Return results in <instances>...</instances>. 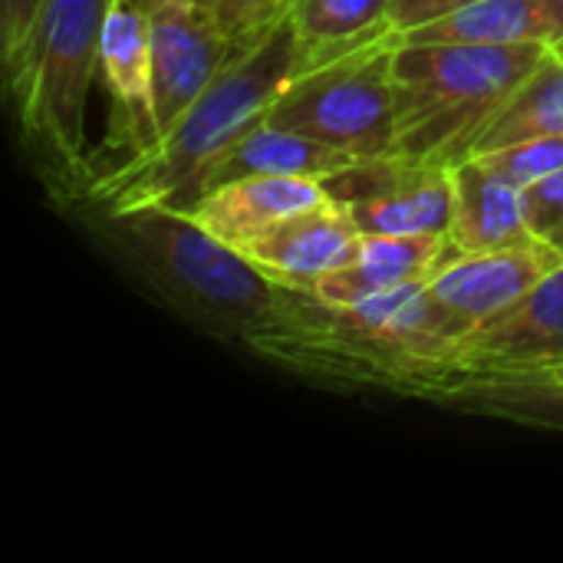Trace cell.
<instances>
[{
    "mask_svg": "<svg viewBox=\"0 0 563 563\" xmlns=\"http://www.w3.org/2000/svg\"><path fill=\"white\" fill-rule=\"evenodd\" d=\"M554 363H563V264L521 303L462 336L412 396L432 399L452 386L531 376Z\"/></svg>",
    "mask_w": 563,
    "mask_h": 563,
    "instance_id": "8992f818",
    "label": "cell"
},
{
    "mask_svg": "<svg viewBox=\"0 0 563 563\" xmlns=\"http://www.w3.org/2000/svg\"><path fill=\"white\" fill-rule=\"evenodd\" d=\"M112 0H40L26 49L7 76L20 145L56 201H82L96 181L86 152V102Z\"/></svg>",
    "mask_w": 563,
    "mask_h": 563,
    "instance_id": "3957f363",
    "label": "cell"
},
{
    "mask_svg": "<svg viewBox=\"0 0 563 563\" xmlns=\"http://www.w3.org/2000/svg\"><path fill=\"white\" fill-rule=\"evenodd\" d=\"M561 264L563 251L534 241L511 251L465 254L439 267L426 280V300L449 350L475 327L521 303Z\"/></svg>",
    "mask_w": 563,
    "mask_h": 563,
    "instance_id": "52a82bcc",
    "label": "cell"
},
{
    "mask_svg": "<svg viewBox=\"0 0 563 563\" xmlns=\"http://www.w3.org/2000/svg\"><path fill=\"white\" fill-rule=\"evenodd\" d=\"M300 73V43L290 16L264 40L231 56L195 106L139 158L102 168L82 198L92 208H178L188 211L201 195L211 168L261 122Z\"/></svg>",
    "mask_w": 563,
    "mask_h": 563,
    "instance_id": "7a4b0ae2",
    "label": "cell"
},
{
    "mask_svg": "<svg viewBox=\"0 0 563 563\" xmlns=\"http://www.w3.org/2000/svg\"><path fill=\"white\" fill-rule=\"evenodd\" d=\"M551 46L521 43H409L393 59V155L426 165H459L498 106L534 73Z\"/></svg>",
    "mask_w": 563,
    "mask_h": 563,
    "instance_id": "277c9868",
    "label": "cell"
},
{
    "mask_svg": "<svg viewBox=\"0 0 563 563\" xmlns=\"http://www.w3.org/2000/svg\"><path fill=\"white\" fill-rule=\"evenodd\" d=\"M544 135H563V59L554 56V49L485 122L468 158Z\"/></svg>",
    "mask_w": 563,
    "mask_h": 563,
    "instance_id": "e0dca14e",
    "label": "cell"
},
{
    "mask_svg": "<svg viewBox=\"0 0 563 563\" xmlns=\"http://www.w3.org/2000/svg\"><path fill=\"white\" fill-rule=\"evenodd\" d=\"M356 165H363V162L327 145V142L261 122L211 168L205 191L238 181V178H251V175H287V178L330 181L336 175H346Z\"/></svg>",
    "mask_w": 563,
    "mask_h": 563,
    "instance_id": "9a60e30c",
    "label": "cell"
},
{
    "mask_svg": "<svg viewBox=\"0 0 563 563\" xmlns=\"http://www.w3.org/2000/svg\"><path fill=\"white\" fill-rule=\"evenodd\" d=\"M485 168H492L498 178L511 181L515 188H528L548 175L563 168V135H544V139H528L515 142L485 155H475Z\"/></svg>",
    "mask_w": 563,
    "mask_h": 563,
    "instance_id": "ffe728a7",
    "label": "cell"
},
{
    "mask_svg": "<svg viewBox=\"0 0 563 563\" xmlns=\"http://www.w3.org/2000/svg\"><path fill=\"white\" fill-rule=\"evenodd\" d=\"M399 30L383 26L363 43L303 66L267 112V122L327 142L360 162L393 155Z\"/></svg>",
    "mask_w": 563,
    "mask_h": 563,
    "instance_id": "5b68a950",
    "label": "cell"
},
{
    "mask_svg": "<svg viewBox=\"0 0 563 563\" xmlns=\"http://www.w3.org/2000/svg\"><path fill=\"white\" fill-rule=\"evenodd\" d=\"M449 261V234H363L356 257L313 280L303 294L330 307L360 303L366 297L429 280Z\"/></svg>",
    "mask_w": 563,
    "mask_h": 563,
    "instance_id": "4fadbf2b",
    "label": "cell"
},
{
    "mask_svg": "<svg viewBox=\"0 0 563 563\" xmlns=\"http://www.w3.org/2000/svg\"><path fill=\"white\" fill-rule=\"evenodd\" d=\"M399 36L409 43L558 46L563 40V0H482Z\"/></svg>",
    "mask_w": 563,
    "mask_h": 563,
    "instance_id": "2e32d148",
    "label": "cell"
},
{
    "mask_svg": "<svg viewBox=\"0 0 563 563\" xmlns=\"http://www.w3.org/2000/svg\"><path fill=\"white\" fill-rule=\"evenodd\" d=\"M528 228L538 241L563 251V168L521 191Z\"/></svg>",
    "mask_w": 563,
    "mask_h": 563,
    "instance_id": "7402d4cb",
    "label": "cell"
},
{
    "mask_svg": "<svg viewBox=\"0 0 563 563\" xmlns=\"http://www.w3.org/2000/svg\"><path fill=\"white\" fill-rule=\"evenodd\" d=\"M201 3L224 26V33L238 46V53H244L247 46L264 40L284 20L280 0H201Z\"/></svg>",
    "mask_w": 563,
    "mask_h": 563,
    "instance_id": "44dd1931",
    "label": "cell"
},
{
    "mask_svg": "<svg viewBox=\"0 0 563 563\" xmlns=\"http://www.w3.org/2000/svg\"><path fill=\"white\" fill-rule=\"evenodd\" d=\"M472 3H482V0H393L389 23H393V30L409 33V30H419V26L435 23L442 16H452Z\"/></svg>",
    "mask_w": 563,
    "mask_h": 563,
    "instance_id": "cb8c5ba5",
    "label": "cell"
},
{
    "mask_svg": "<svg viewBox=\"0 0 563 563\" xmlns=\"http://www.w3.org/2000/svg\"><path fill=\"white\" fill-rule=\"evenodd\" d=\"M360 244L363 231L353 221L346 201L330 195L323 205L307 208L290 221L277 224L271 234L247 244L241 254L254 261L267 277L303 294L313 280L350 264Z\"/></svg>",
    "mask_w": 563,
    "mask_h": 563,
    "instance_id": "8fae6325",
    "label": "cell"
},
{
    "mask_svg": "<svg viewBox=\"0 0 563 563\" xmlns=\"http://www.w3.org/2000/svg\"><path fill=\"white\" fill-rule=\"evenodd\" d=\"M40 0H0V53H3V76H10L26 49V36L33 30Z\"/></svg>",
    "mask_w": 563,
    "mask_h": 563,
    "instance_id": "603a6c76",
    "label": "cell"
},
{
    "mask_svg": "<svg viewBox=\"0 0 563 563\" xmlns=\"http://www.w3.org/2000/svg\"><path fill=\"white\" fill-rule=\"evenodd\" d=\"M96 79L112 112L106 145L92 162L102 155H122V162H129L152 152L162 139L152 89V16L139 0H112L99 40Z\"/></svg>",
    "mask_w": 563,
    "mask_h": 563,
    "instance_id": "9c48e42d",
    "label": "cell"
},
{
    "mask_svg": "<svg viewBox=\"0 0 563 563\" xmlns=\"http://www.w3.org/2000/svg\"><path fill=\"white\" fill-rule=\"evenodd\" d=\"M462 412L508 419L538 429H563V393L528 383H482L465 389Z\"/></svg>",
    "mask_w": 563,
    "mask_h": 563,
    "instance_id": "d6986e66",
    "label": "cell"
},
{
    "mask_svg": "<svg viewBox=\"0 0 563 563\" xmlns=\"http://www.w3.org/2000/svg\"><path fill=\"white\" fill-rule=\"evenodd\" d=\"M96 231L181 317L254 353L307 330L317 317L313 297L267 277L188 211L162 205L96 208Z\"/></svg>",
    "mask_w": 563,
    "mask_h": 563,
    "instance_id": "6da1fadb",
    "label": "cell"
},
{
    "mask_svg": "<svg viewBox=\"0 0 563 563\" xmlns=\"http://www.w3.org/2000/svg\"><path fill=\"white\" fill-rule=\"evenodd\" d=\"M297 3H300V0H280V7H284V16H287V13H290V10H294Z\"/></svg>",
    "mask_w": 563,
    "mask_h": 563,
    "instance_id": "4316f807",
    "label": "cell"
},
{
    "mask_svg": "<svg viewBox=\"0 0 563 563\" xmlns=\"http://www.w3.org/2000/svg\"><path fill=\"white\" fill-rule=\"evenodd\" d=\"M152 16V89L158 132L165 135L214 76L238 56V46L201 0H175Z\"/></svg>",
    "mask_w": 563,
    "mask_h": 563,
    "instance_id": "30bf717a",
    "label": "cell"
},
{
    "mask_svg": "<svg viewBox=\"0 0 563 563\" xmlns=\"http://www.w3.org/2000/svg\"><path fill=\"white\" fill-rule=\"evenodd\" d=\"M389 7L393 0H300L287 13L300 43V69L393 26Z\"/></svg>",
    "mask_w": 563,
    "mask_h": 563,
    "instance_id": "ac0fdd59",
    "label": "cell"
},
{
    "mask_svg": "<svg viewBox=\"0 0 563 563\" xmlns=\"http://www.w3.org/2000/svg\"><path fill=\"white\" fill-rule=\"evenodd\" d=\"M363 234H449L455 165L376 158L327 181Z\"/></svg>",
    "mask_w": 563,
    "mask_h": 563,
    "instance_id": "ba28073f",
    "label": "cell"
},
{
    "mask_svg": "<svg viewBox=\"0 0 563 563\" xmlns=\"http://www.w3.org/2000/svg\"><path fill=\"white\" fill-rule=\"evenodd\" d=\"M538 238L528 228L521 188L498 178L478 158L455 165V214L449 228L452 261L485 251L528 247Z\"/></svg>",
    "mask_w": 563,
    "mask_h": 563,
    "instance_id": "5bb4252c",
    "label": "cell"
},
{
    "mask_svg": "<svg viewBox=\"0 0 563 563\" xmlns=\"http://www.w3.org/2000/svg\"><path fill=\"white\" fill-rule=\"evenodd\" d=\"M148 13H155V10H162V7H168V3H175V0H139Z\"/></svg>",
    "mask_w": 563,
    "mask_h": 563,
    "instance_id": "484cf974",
    "label": "cell"
},
{
    "mask_svg": "<svg viewBox=\"0 0 563 563\" xmlns=\"http://www.w3.org/2000/svg\"><path fill=\"white\" fill-rule=\"evenodd\" d=\"M330 195V185L317 178L251 175L205 191L188 214L218 241L244 251L294 214L323 205Z\"/></svg>",
    "mask_w": 563,
    "mask_h": 563,
    "instance_id": "7c38bea8",
    "label": "cell"
},
{
    "mask_svg": "<svg viewBox=\"0 0 563 563\" xmlns=\"http://www.w3.org/2000/svg\"><path fill=\"white\" fill-rule=\"evenodd\" d=\"M492 383H528V386H541V389H554L563 393V363H554L541 373H531V376H515V379H492ZM439 396V393H435Z\"/></svg>",
    "mask_w": 563,
    "mask_h": 563,
    "instance_id": "d4e9b609",
    "label": "cell"
},
{
    "mask_svg": "<svg viewBox=\"0 0 563 563\" xmlns=\"http://www.w3.org/2000/svg\"><path fill=\"white\" fill-rule=\"evenodd\" d=\"M551 49H554V56H561V59H563V40L558 43V46H551Z\"/></svg>",
    "mask_w": 563,
    "mask_h": 563,
    "instance_id": "83f0119b",
    "label": "cell"
}]
</instances>
